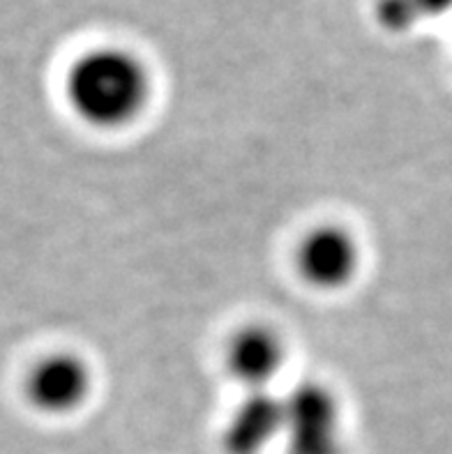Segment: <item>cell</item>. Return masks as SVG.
<instances>
[{
    "label": "cell",
    "instance_id": "1",
    "mask_svg": "<svg viewBox=\"0 0 452 454\" xmlns=\"http://www.w3.org/2000/svg\"><path fill=\"white\" fill-rule=\"evenodd\" d=\"M65 102L76 121L99 132H121L153 102V74L132 49L102 44L75 58L65 72Z\"/></svg>",
    "mask_w": 452,
    "mask_h": 454
},
{
    "label": "cell",
    "instance_id": "2",
    "mask_svg": "<svg viewBox=\"0 0 452 454\" xmlns=\"http://www.w3.org/2000/svg\"><path fill=\"white\" fill-rule=\"evenodd\" d=\"M362 245L353 231L335 222L309 226L293 247V270L314 291H344L358 279Z\"/></svg>",
    "mask_w": 452,
    "mask_h": 454
},
{
    "label": "cell",
    "instance_id": "3",
    "mask_svg": "<svg viewBox=\"0 0 452 454\" xmlns=\"http://www.w3.org/2000/svg\"><path fill=\"white\" fill-rule=\"evenodd\" d=\"M95 376L86 357L72 351L42 356L28 369L23 395L35 411L44 415H72L86 406L92 395Z\"/></svg>",
    "mask_w": 452,
    "mask_h": 454
},
{
    "label": "cell",
    "instance_id": "4",
    "mask_svg": "<svg viewBox=\"0 0 452 454\" xmlns=\"http://www.w3.org/2000/svg\"><path fill=\"white\" fill-rule=\"evenodd\" d=\"M284 438L291 454L342 452L339 406L321 386H303L284 399Z\"/></svg>",
    "mask_w": 452,
    "mask_h": 454
},
{
    "label": "cell",
    "instance_id": "5",
    "mask_svg": "<svg viewBox=\"0 0 452 454\" xmlns=\"http://www.w3.org/2000/svg\"><path fill=\"white\" fill-rule=\"evenodd\" d=\"M224 364L231 379L250 392H268L287 364V341L268 323H247L224 346Z\"/></svg>",
    "mask_w": 452,
    "mask_h": 454
},
{
    "label": "cell",
    "instance_id": "6",
    "mask_svg": "<svg viewBox=\"0 0 452 454\" xmlns=\"http://www.w3.org/2000/svg\"><path fill=\"white\" fill-rule=\"evenodd\" d=\"M282 434L284 399H275L270 392H250L224 429V448L229 454H261Z\"/></svg>",
    "mask_w": 452,
    "mask_h": 454
},
{
    "label": "cell",
    "instance_id": "7",
    "mask_svg": "<svg viewBox=\"0 0 452 454\" xmlns=\"http://www.w3.org/2000/svg\"><path fill=\"white\" fill-rule=\"evenodd\" d=\"M452 7V0H384V14H388L395 26L416 21L418 17H434Z\"/></svg>",
    "mask_w": 452,
    "mask_h": 454
}]
</instances>
